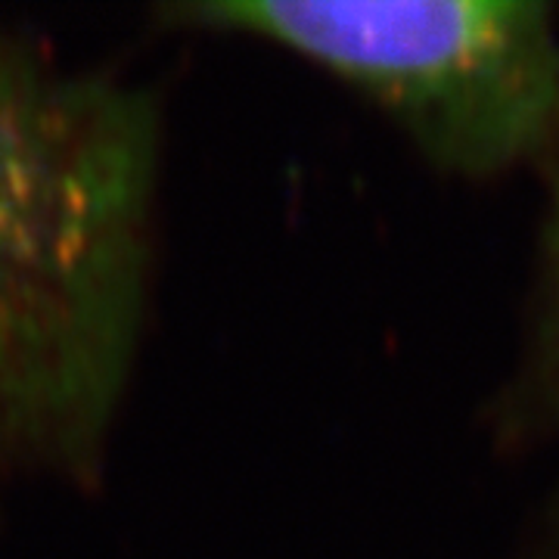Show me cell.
I'll use <instances>...</instances> for the list:
<instances>
[{
    "label": "cell",
    "instance_id": "obj_1",
    "mask_svg": "<svg viewBox=\"0 0 559 559\" xmlns=\"http://www.w3.org/2000/svg\"><path fill=\"white\" fill-rule=\"evenodd\" d=\"M156 159L150 103L0 35V495L97 463L143 330Z\"/></svg>",
    "mask_w": 559,
    "mask_h": 559
},
{
    "label": "cell",
    "instance_id": "obj_2",
    "mask_svg": "<svg viewBox=\"0 0 559 559\" xmlns=\"http://www.w3.org/2000/svg\"><path fill=\"white\" fill-rule=\"evenodd\" d=\"M187 16L314 62L457 175L503 171L557 134L559 38L538 0H240Z\"/></svg>",
    "mask_w": 559,
    "mask_h": 559
},
{
    "label": "cell",
    "instance_id": "obj_3",
    "mask_svg": "<svg viewBox=\"0 0 559 559\" xmlns=\"http://www.w3.org/2000/svg\"><path fill=\"white\" fill-rule=\"evenodd\" d=\"M550 308H554V330H557V348H559V183L557 197H554V218H550Z\"/></svg>",
    "mask_w": 559,
    "mask_h": 559
}]
</instances>
